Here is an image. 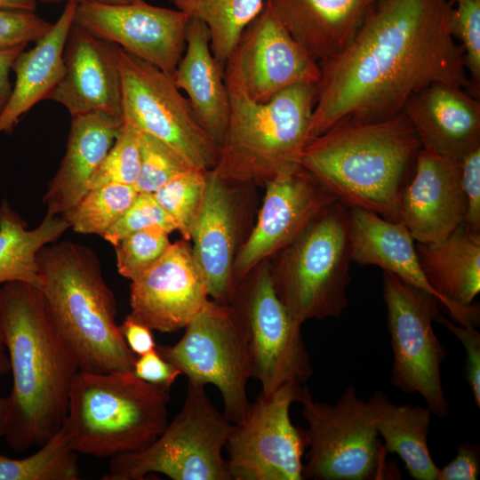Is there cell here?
<instances>
[{"label":"cell","mask_w":480,"mask_h":480,"mask_svg":"<svg viewBox=\"0 0 480 480\" xmlns=\"http://www.w3.org/2000/svg\"><path fill=\"white\" fill-rule=\"evenodd\" d=\"M154 227L161 228L169 234L176 230L172 219L160 206L153 193L139 192L131 206L103 238L115 245L130 234Z\"/></svg>","instance_id":"39"},{"label":"cell","mask_w":480,"mask_h":480,"mask_svg":"<svg viewBox=\"0 0 480 480\" xmlns=\"http://www.w3.org/2000/svg\"><path fill=\"white\" fill-rule=\"evenodd\" d=\"M459 163L467 202L464 227L471 233L480 234V146L465 154Z\"/></svg>","instance_id":"41"},{"label":"cell","mask_w":480,"mask_h":480,"mask_svg":"<svg viewBox=\"0 0 480 480\" xmlns=\"http://www.w3.org/2000/svg\"><path fill=\"white\" fill-rule=\"evenodd\" d=\"M382 289L394 356L391 383L403 393H418L431 413L444 418L449 410L441 364L447 351L432 324L440 302L387 271H383Z\"/></svg>","instance_id":"13"},{"label":"cell","mask_w":480,"mask_h":480,"mask_svg":"<svg viewBox=\"0 0 480 480\" xmlns=\"http://www.w3.org/2000/svg\"><path fill=\"white\" fill-rule=\"evenodd\" d=\"M169 235L154 227L122 238L114 245L118 273L131 281L140 277L169 248Z\"/></svg>","instance_id":"36"},{"label":"cell","mask_w":480,"mask_h":480,"mask_svg":"<svg viewBox=\"0 0 480 480\" xmlns=\"http://www.w3.org/2000/svg\"><path fill=\"white\" fill-rule=\"evenodd\" d=\"M450 31L464 52V63L476 97L480 92V0H450Z\"/></svg>","instance_id":"38"},{"label":"cell","mask_w":480,"mask_h":480,"mask_svg":"<svg viewBox=\"0 0 480 480\" xmlns=\"http://www.w3.org/2000/svg\"><path fill=\"white\" fill-rule=\"evenodd\" d=\"M10 372V362L7 350L0 332V374Z\"/></svg>","instance_id":"49"},{"label":"cell","mask_w":480,"mask_h":480,"mask_svg":"<svg viewBox=\"0 0 480 480\" xmlns=\"http://www.w3.org/2000/svg\"><path fill=\"white\" fill-rule=\"evenodd\" d=\"M257 220L234 263L236 284L260 263L292 243L337 198L300 166L265 184Z\"/></svg>","instance_id":"16"},{"label":"cell","mask_w":480,"mask_h":480,"mask_svg":"<svg viewBox=\"0 0 480 480\" xmlns=\"http://www.w3.org/2000/svg\"><path fill=\"white\" fill-rule=\"evenodd\" d=\"M228 59L258 102L296 84H316L320 78L318 61L292 37L269 0L244 28Z\"/></svg>","instance_id":"17"},{"label":"cell","mask_w":480,"mask_h":480,"mask_svg":"<svg viewBox=\"0 0 480 480\" xmlns=\"http://www.w3.org/2000/svg\"><path fill=\"white\" fill-rule=\"evenodd\" d=\"M420 148L403 112L373 121L344 119L309 140L300 164L347 207L400 222V195Z\"/></svg>","instance_id":"3"},{"label":"cell","mask_w":480,"mask_h":480,"mask_svg":"<svg viewBox=\"0 0 480 480\" xmlns=\"http://www.w3.org/2000/svg\"><path fill=\"white\" fill-rule=\"evenodd\" d=\"M184 329L176 344L157 346V351L188 381L214 385L222 397L224 415L234 424L243 421L252 404L246 391L252 360L234 308L229 303L210 300Z\"/></svg>","instance_id":"10"},{"label":"cell","mask_w":480,"mask_h":480,"mask_svg":"<svg viewBox=\"0 0 480 480\" xmlns=\"http://www.w3.org/2000/svg\"><path fill=\"white\" fill-rule=\"evenodd\" d=\"M36 0H0V9L34 12Z\"/></svg>","instance_id":"47"},{"label":"cell","mask_w":480,"mask_h":480,"mask_svg":"<svg viewBox=\"0 0 480 480\" xmlns=\"http://www.w3.org/2000/svg\"><path fill=\"white\" fill-rule=\"evenodd\" d=\"M234 423L220 412L204 386L188 381L183 406L142 451L110 459L103 480H143L153 473L172 480H232L222 456Z\"/></svg>","instance_id":"8"},{"label":"cell","mask_w":480,"mask_h":480,"mask_svg":"<svg viewBox=\"0 0 480 480\" xmlns=\"http://www.w3.org/2000/svg\"><path fill=\"white\" fill-rule=\"evenodd\" d=\"M480 473L476 445L461 444L456 457L442 469L438 480H476Z\"/></svg>","instance_id":"44"},{"label":"cell","mask_w":480,"mask_h":480,"mask_svg":"<svg viewBox=\"0 0 480 480\" xmlns=\"http://www.w3.org/2000/svg\"><path fill=\"white\" fill-rule=\"evenodd\" d=\"M132 372L142 380L168 389L181 374L156 348L136 357Z\"/></svg>","instance_id":"43"},{"label":"cell","mask_w":480,"mask_h":480,"mask_svg":"<svg viewBox=\"0 0 480 480\" xmlns=\"http://www.w3.org/2000/svg\"><path fill=\"white\" fill-rule=\"evenodd\" d=\"M172 76L200 125L220 146L228 124L229 97L224 69L212 54L209 30L201 20H189L186 47Z\"/></svg>","instance_id":"25"},{"label":"cell","mask_w":480,"mask_h":480,"mask_svg":"<svg viewBox=\"0 0 480 480\" xmlns=\"http://www.w3.org/2000/svg\"><path fill=\"white\" fill-rule=\"evenodd\" d=\"M207 172L188 169L153 193L160 206L172 219L182 239L188 242L202 206Z\"/></svg>","instance_id":"34"},{"label":"cell","mask_w":480,"mask_h":480,"mask_svg":"<svg viewBox=\"0 0 480 480\" xmlns=\"http://www.w3.org/2000/svg\"><path fill=\"white\" fill-rule=\"evenodd\" d=\"M229 304L244 330L252 360V378L268 396L287 384H305L313 367L301 324L277 297L268 260L236 283Z\"/></svg>","instance_id":"11"},{"label":"cell","mask_w":480,"mask_h":480,"mask_svg":"<svg viewBox=\"0 0 480 480\" xmlns=\"http://www.w3.org/2000/svg\"><path fill=\"white\" fill-rule=\"evenodd\" d=\"M210 300L184 239L166 252L130 286V315L163 333L185 328Z\"/></svg>","instance_id":"18"},{"label":"cell","mask_w":480,"mask_h":480,"mask_svg":"<svg viewBox=\"0 0 480 480\" xmlns=\"http://www.w3.org/2000/svg\"><path fill=\"white\" fill-rule=\"evenodd\" d=\"M119 328L125 343L135 356H139L156 348L152 330L134 319L130 314Z\"/></svg>","instance_id":"45"},{"label":"cell","mask_w":480,"mask_h":480,"mask_svg":"<svg viewBox=\"0 0 480 480\" xmlns=\"http://www.w3.org/2000/svg\"><path fill=\"white\" fill-rule=\"evenodd\" d=\"M141 164L135 183L138 192L154 193L175 176L193 167L161 140L141 131Z\"/></svg>","instance_id":"37"},{"label":"cell","mask_w":480,"mask_h":480,"mask_svg":"<svg viewBox=\"0 0 480 480\" xmlns=\"http://www.w3.org/2000/svg\"><path fill=\"white\" fill-rule=\"evenodd\" d=\"M47 313L79 371H132L136 356L116 323V302L95 252L71 241L52 243L37 254Z\"/></svg>","instance_id":"4"},{"label":"cell","mask_w":480,"mask_h":480,"mask_svg":"<svg viewBox=\"0 0 480 480\" xmlns=\"http://www.w3.org/2000/svg\"><path fill=\"white\" fill-rule=\"evenodd\" d=\"M0 332L12 375L5 438L15 452L40 447L64 423L79 367L31 284H2Z\"/></svg>","instance_id":"2"},{"label":"cell","mask_w":480,"mask_h":480,"mask_svg":"<svg viewBox=\"0 0 480 480\" xmlns=\"http://www.w3.org/2000/svg\"><path fill=\"white\" fill-rule=\"evenodd\" d=\"M41 1H44V2H60V1H71V0H41Z\"/></svg>","instance_id":"51"},{"label":"cell","mask_w":480,"mask_h":480,"mask_svg":"<svg viewBox=\"0 0 480 480\" xmlns=\"http://www.w3.org/2000/svg\"><path fill=\"white\" fill-rule=\"evenodd\" d=\"M77 453L61 427L28 457L0 454V480H76L80 473Z\"/></svg>","instance_id":"32"},{"label":"cell","mask_w":480,"mask_h":480,"mask_svg":"<svg viewBox=\"0 0 480 480\" xmlns=\"http://www.w3.org/2000/svg\"><path fill=\"white\" fill-rule=\"evenodd\" d=\"M402 112L427 151L459 162L480 146V102L462 87L431 84L412 94Z\"/></svg>","instance_id":"22"},{"label":"cell","mask_w":480,"mask_h":480,"mask_svg":"<svg viewBox=\"0 0 480 480\" xmlns=\"http://www.w3.org/2000/svg\"><path fill=\"white\" fill-rule=\"evenodd\" d=\"M69 228L60 215L47 213L33 229L4 199L0 204V284L25 282L40 287L38 252Z\"/></svg>","instance_id":"30"},{"label":"cell","mask_w":480,"mask_h":480,"mask_svg":"<svg viewBox=\"0 0 480 480\" xmlns=\"http://www.w3.org/2000/svg\"><path fill=\"white\" fill-rule=\"evenodd\" d=\"M301 387L260 393L247 417L234 424L225 446L232 480H303L304 431L290 419Z\"/></svg>","instance_id":"14"},{"label":"cell","mask_w":480,"mask_h":480,"mask_svg":"<svg viewBox=\"0 0 480 480\" xmlns=\"http://www.w3.org/2000/svg\"><path fill=\"white\" fill-rule=\"evenodd\" d=\"M47 99L65 107L71 116L103 112L122 118L115 44L74 23L63 52L62 75Z\"/></svg>","instance_id":"21"},{"label":"cell","mask_w":480,"mask_h":480,"mask_svg":"<svg viewBox=\"0 0 480 480\" xmlns=\"http://www.w3.org/2000/svg\"><path fill=\"white\" fill-rule=\"evenodd\" d=\"M27 44H20L0 50V112L6 105L11 92L12 84L9 73L17 57L22 52Z\"/></svg>","instance_id":"46"},{"label":"cell","mask_w":480,"mask_h":480,"mask_svg":"<svg viewBox=\"0 0 480 480\" xmlns=\"http://www.w3.org/2000/svg\"><path fill=\"white\" fill-rule=\"evenodd\" d=\"M367 404L386 451L401 458L412 478L438 480L440 468L428 446L430 410L411 404H395L381 390H376Z\"/></svg>","instance_id":"29"},{"label":"cell","mask_w":480,"mask_h":480,"mask_svg":"<svg viewBox=\"0 0 480 480\" xmlns=\"http://www.w3.org/2000/svg\"><path fill=\"white\" fill-rule=\"evenodd\" d=\"M9 425V399L0 397V438L5 436Z\"/></svg>","instance_id":"48"},{"label":"cell","mask_w":480,"mask_h":480,"mask_svg":"<svg viewBox=\"0 0 480 480\" xmlns=\"http://www.w3.org/2000/svg\"><path fill=\"white\" fill-rule=\"evenodd\" d=\"M77 3L83 2H100V3H108V4H126L132 3L140 0H72Z\"/></svg>","instance_id":"50"},{"label":"cell","mask_w":480,"mask_h":480,"mask_svg":"<svg viewBox=\"0 0 480 480\" xmlns=\"http://www.w3.org/2000/svg\"><path fill=\"white\" fill-rule=\"evenodd\" d=\"M117 137L90 182V189L107 184L135 185L140 172L141 131L122 118Z\"/></svg>","instance_id":"35"},{"label":"cell","mask_w":480,"mask_h":480,"mask_svg":"<svg viewBox=\"0 0 480 480\" xmlns=\"http://www.w3.org/2000/svg\"><path fill=\"white\" fill-rule=\"evenodd\" d=\"M435 321L444 325L462 343L466 350V379L470 386L475 404L480 407V333L474 326L458 324L442 315L439 309Z\"/></svg>","instance_id":"42"},{"label":"cell","mask_w":480,"mask_h":480,"mask_svg":"<svg viewBox=\"0 0 480 480\" xmlns=\"http://www.w3.org/2000/svg\"><path fill=\"white\" fill-rule=\"evenodd\" d=\"M51 26L34 12L0 9V50L36 42Z\"/></svg>","instance_id":"40"},{"label":"cell","mask_w":480,"mask_h":480,"mask_svg":"<svg viewBox=\"0 0 480 480\" xmlns=\"http://www.w3.org/2000/svg\"><path fill=\"white\" fill-rule=\"evenodd\" d=\"M190 18L140 0L78 3L74 23L172 76L186 47Z\"/></svg>","instance_id":"15"},{"label":"cell","mask_w":480,"mask_h":480,"mask_svg":"<svg viewBox=\"0 0 480 480\" xmlns=\"http://www.w3.org/2000/svg\"><path fill=\"white\" fill-rule=\"evenodd\" d=\"M77 2L68 1L58 20L36 45L22 52L12 69L15 83L10 98L0 112V133L11 134L20 117L34 105L47 99L63 71V52L74 24Z\"/></svg>","instance_id":"27"},{"label":"cell","mask_w":480,"mask_h":480,"mask_svg":"<svg viewBox=\"0 0 480 480\" xmlns=\"http://www.w3.org/2000/svg\"><path fill=\"white\" fill-rule=\"evenodd\" d=\"M348 234L352 262L374 265L421 289L440 302L420 263L414 239L401 223L357 207L348 208Z\"/></svg>","instance_id":"28"},{"label":"cell","mask_w":480,"mask_h":480,"mask_svg":"<svg viewBox=\"0 0 480 480\" xmlns=\"http://www.w3.org/2000/svg\"><path fill=\"white\" fill-rule=\"evenodd\" d=\"M276 293L292 318L340 316L348 305V207L336 201L269 260Z\"/></svg>","instance_id":"7"},{"label":"cell","mask_w":480,"mask_h":480,"mask_svg":"<svg viewBox=\"0 0 480 480\" xmlns=\"http://www.w3.org/2000/svg\"><path fill=\"white\" fill-rule=\"evenodd\" d=\"M380 0H269L292 37L318 62L341 51Z\"/></svg>","instance_id":"26"},{"label":"cell","mask_w":480,"mask_h":480,"mask_svg":"<svg viewBox=\"0 0 480 480\" xmlns=\"http://www.w3.org/2000/svg\"><path fill=\"white\" fill-rule=\"evenodd\" d=\"M224 78L229 116L212 172L229 183L264 187L300 168L311 140L316 84H296L258 102L249 96L230 59Z\"/></svg>","instance_id":"5"},{"label":"cell","mask_w":480,"mask_h":480,"mask_svg":"<svg viewBox=\"0 0 480 480\" xmlns=\"http://www.w3.org/2000/svg\"><path fill=\"white\" fill-rule=\"evenodd\" d=\"M227 182L212 171L190 241L192 255L209 298L228 304L236 282L234 263L241 245V188Z\"/></svg>","instance_id":"19"},{"label":"cell","mask_w":480,"mask_h":480,"mask_svg":"<svg viewBox=\"0 0 480 480\" xmlns=\"http://www.w3.org/2000/svg\"><path fill=\"white\" fill-rule=\"evenodd\" d=\"M460 163L420 148L398 203L400 222L420 244L438 243L464 225Z\"/></svg>","instance_id":"20"},{"label":"cell","mask_w":480,"mask_h":480,"mask_svg":"<svg viewBox=\"0 0 480 480\" xmlns=\"http://www.w3.org/2000/svg\"><path fill=\"white\" fill-rule=\"evenodd\" d=\"M422 270L440 304L458 324L477 326L480 307V234L464 225L441 242L415 244Z\"/></svg>","instance_id":"23"},{"label":"cell","mask_w":480,"mask_h":480,"mask_svg":"<svg viewBox=\"0 0 480 480\" xmlns=\"http://www.w3.org/2000/svg\"><path fill=\"white\" fill-rule=\"evenodd\" d=\"M122 122L103 112L72 116L64 157L44 196L47 213L62 216L89 191L91 180L117 137Z\"/></svg>","instance_id":"24"},{"label":"cell","mask_w":480,"mask_h":480,"mask_svg":"<svg viewBox=\"0 0 480 480\" xmlns=\"http://www.w3.org/2000/svg\"><path fill=\"white\" fill-rule=\"evenodd\" d=\"M170 389L138 378L132 371H79L62 425L80 453L112 458L148 447L168 425Z\"/></svg>","instance_id":"6"},{"label":"cell","mask_w":480,"mask_h":480,"mask_svg":"<svg viewBox=\"0 0 480 480\" xmlns=\"http://www.w3.org/2000/svg\"><path fill=\"white\" fill-rule=\"evenodd\" d=\"M115 47L121 79L122 118L172 147L193 167L212 171L220 146L200 125L172 76Z\"/></svg>","instance_id":"12"},{"label":"cell","mask_w":480,"mask_h":480,"mask_svg":"<svg viewBox=\"0 0 480 480\" xmlns=\"http://www.w3.org/2000/svg\"><path fill=\"white\" fill-rule=\"evenodd\" d=\"M265 0H173L176 9L204 22L212 54L225 65L244 28L263 8Z\"/></svg>","instance_id":"31"},{"label":"cell","mask_w":480,"mask_h":480,"mask_svg":"<svg viewBox=\"0 0 480 480\" xmlns=\"http://www.w3.org/2000/svg\"><path fill=\"white\" fill-rule=\"evenodd\" d=\"M297 402L308 424L304 431L307 463L303 479H390L388 452L374 428L367 402L349 386L337 403L314 400L302 386Z\"/></svg>","instance_id":"9"},{"label":"cell","mask_w":480,"mask_h":480,"mask_svg":"<svg viewBox=\"0 0 480 480\" xmlns=\"http://www.w3.org/2000/svg\"><path fill=\"white\" fill-rule=\"evenodd\" d=\"M138 193L134 185L127 184L112 183L92 188L62 217L75 232L103 237Z\"/></svg>","instance_id":"33"},{"label":"cell","mask_w":480,"mask_h":480,"mask_svg":"<svg viewBox=\"0 0 480 480\" xmlns=\"http://www.w3.org/2000/svg\"><path fill=\"white\" fill-rule=\"evenodd\" d=\"M450 0H380L348 44L319 61L311 139L344 119L380 120L435 84L471 92Z\"/></svg>","instance_id":"1"}]
</instances>
